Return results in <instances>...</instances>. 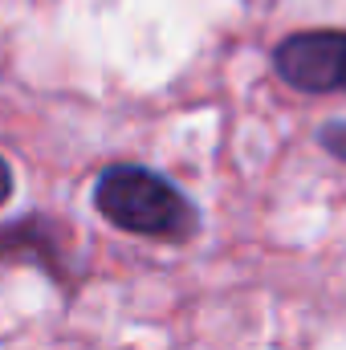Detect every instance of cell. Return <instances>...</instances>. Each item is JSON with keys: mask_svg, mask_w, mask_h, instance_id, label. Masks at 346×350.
Masks as SVG:
<instances>
[{"mask_svg": "<svg viewBox=\"0 0 346 350\" xmlns=\"http://www.w3.org/2000/svg\"><path fill=\"white\" fill-rule=\"evenodd\" d=\"M322 147L346 163V122H330V126H322Z\"/></svg>", "mask_w": 346, "mask_h": 350, "instance_id": "3", "label": "cell"}, {"mask_svg": "<svg viewBox=\"0 0 346 350\" xmlns=\"http://www.w3.org/2000/svg\"><path fill=\"white\" fill-rule=\"evenodd\" d=\"M94 208L122 232L159 237V241H187L200 228L191 200L172 179L147 167H106L94 183Z\"/></svg>", "mask_w": 346, "mask_h": 350, "instance_id": "1", "label": "cell"}, {"mask_svg": "<svg viewBox=\"0 0 346 350\" xmlns=\"http://www.w3.org/2000/svg\"><path fill=\"white\" fill-rule=\"evenodd\" d=\"M273 66L289 86L306 90V94L346 90V33L338 29L293 33L277 45Z\"/></svg>", "mask_w": 346, "mask_h": 350, "instance_id": "2", "label": "cell"}, {"mask_svg": "<svg viewBox=\"0 0 346 350\" xmlns=\"http://www.w3.org/2000/svg\"><path fill=\"white\" fill-rule=\"evenodd\" d=\"M12 196V167H8V159H0V204Z\"/></svg>", "mask_w": 346, "mask_h": 350, "instance_id": "4", "label": "cell"}]
</instances>
